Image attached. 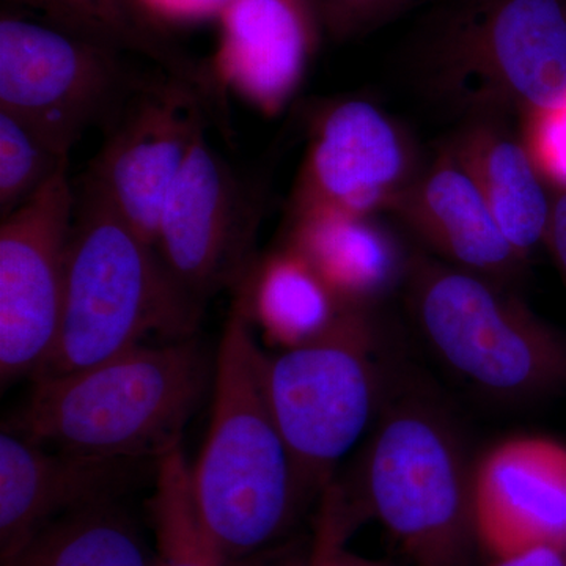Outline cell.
<instances>
[{
  "label": "cell",
  "instance_id": "6da1fadb",
  "mask_svg": "<svg viewBox=\"0 0 566 566\" xmlns=\"http://www.w3.org/2000/svg\"><path fill=\"white\" fill-rule=\"evenodd\" d=\"M264 357L240 297L216 357L210 431L192 465L193 493L227 564L281 542L308 497L268 400Z\"/></svg>",
  "mask_w": 566,
  "mask_h": 566
},
{
  "label": "cell",
  "instance_id": "7a4b0ae2",
  "mask_svg": "<svg viewBox=\"0 0 566 566\" xmlns=\"http://www.w3.org/2000/svg\"><path fill=\"white\" fill-rule=\"evenodd\" d=\"M210 357L193 337L139 345L102 364L35 379L7 431L73 455L158 461L202 403Z\"/></svg>",
  "mask_w": 566,
  "mask_h": 566
},
{
  "label": "cell",
  "instance_id": "3957f363",
  "mask_svg": "<svg viewBox=\"0 0 566 566\" xmlns=\"http://www.w3.org/2000/svg\"><path fill=\"white\" fill-rule=\"evenodd\" d=\"M197 316L199 307L172 281L155 245L84 178L66 252L61 329L35 378L84 370L144 345L150 335L185 340Z\"/></svg>",
  "mask_w": 566,
  "mask_h": 566
},
{
  "label": "cell",
  "instance_id": "277c9868",
  "mask_svg": "<svg viewBox=\"0 0 566 566\" xmlns=\"http://www.w3.org/2000/svg\"><path fill=\"white\" fill-rule=\"evenodd\" d=\"M412 315L436 356L499 400L532 401L566 389V340L513 289L427 255L406 275Z\"/></svg>",
  "mask_w": 566,
  "mask_h": 566
},
{
  "label": "cell",
  "instance_id": "5b68a950",
  "mask_svg": "<svg viewBox=\"0 0 566 566\" xmlns=\"http://www.w3.org/2000/svg\"><path fill=\"white\" fill-rule=\"evenodd\" d=\"M474 469L449 417L401 397L379 417L367 504L412 566H479Z\"/></svg>",
  "mask_w": 566,
  "mask_h": 566
},
{
  "label": "cell",
  "instance_id": "8992f818",
  "mask_svg": "<svg viewBox=\"0 0 566 566\" xmlns=\"http://www.w3.org/2000/svg\"><path fill=\"white\" fill-rule=\"evenodd\" d=\"M376 340L368 311L345 308L318 337L264 357L268 400L307 495L326 486L378 415Z\"/></svg>",
  "mask_w": 566,
  "mask_h": 566
},
{
  "label": "cell",
  "instance_id": "52a82bcc",
  "mask_svg": "<svg viewBox=\"0 0 566 566\" xmlns=\"http://www.w3.org/2000/svg\"><path fill=\"white\" fill-rule=\"evenodd\" d=\"M436 91L471 115L566 111V0H475L436 44Z\"/></svg>",
  "mask_w": 566,
  "mask_h": 566
},
{
  "label": "cell",
  "instance_id": "ba28073f",
  "mask_svg": "<svg viewBox=\"0 0 566 566\" xmlns=\"http://www.w3.org/2000/svg\"><path fill=\"white\" fill-rule=\"evenodd\" d=\"M120 54L50 22L3 11L0 111L70 156L88 129L99 126L107 132L147 84Z\"/></svg>",
  "mask_w": 566,
  "mask_h": 566
},
{
  "label": "cell",
  "instance_id": "9c48e42d",
  "mask_svg": "<svg viewBox=\"0 0 566 566\" xmlns=\"http://www.w3.org/2000/svg\"><path fill=\"white\" fill-rule=\"evenodd\" d=\"M76 191L63 170L0 227V376L39 374L61 329Z\"/></svg>",
  "mask_w": 566,
  "mask_h": 566
},
{
  "label": "cell",
  "instance_id": "30bf717a",
  "mask_svg": "<svg viewBox=\"0 0 566 566\" xmlns=\"http://www.w3.org/2000/svg\"><path fill=\"white\" fill-rule=\"evenodd\" d=\"M423 164L411 137L367 99H337L316 111L290 199V214L389 212Z\"/></svg>",
  "mask_w": 566,
  "mask_h": 566
},
{
  "label": "cell",
  "instance_id": "8fae6325",
  "mask_svg": "<svg viewBox=\"0 0 566 566\" xmlns=\"http://www.w3.org/2000/svg\"><path fill=\"white\" fill-rule=\"evenodd\" d=\"M260 212V197L203 129L167 196L155 238L167 273L197 307L243 268Z\"/></svg>",
  "mask_w": 566,
  "mask_h": 566
},
{
  "label": "cell",
  "instance_id": "7c38bea8",
  "mask_svg": "<svg viewBox=\"0 0 566 566\" xmlns=\"http://www.w3.org/2000/svg\"><path fill=\"white\" fill-rule=\"evenodd\" d=\"M203 99L178 77L148 80L107 129L102 151L85 174L151 245L167 196L207 129Z\"/></svg>",
  "mask_w": 566,
  "mask_h": 566
},
{
  "label": "cell",
  "instance_id": "4fadbf2b",
  "mask_svg": "<svg viewBox=\"0 0 566 566\" xmlns=\"http://www.w3.org/2000/svg\"><path fill=\"white\" fill-rule=\"evenodd\" d=\"M476 534L483 554L566 547V447L545 438L495 446L474 469Z\"/></svg>",
  "mask_w": 566,
  "mask_h": 566
},
{
  "label": "cell",
  "instance_id": "5bb4252c",
  "mask_svg": "<svg viewBox=\"0 0 566 566\" xmlns=\"http://www.w3.org/2000/svg\"><path fill=\"white\" fill-rule=\"evenodd\" d=\"M208 66L216 88H230L264 115L296 95L318 48L322 22L312 0H233L219 17Z\"/></svg>",
  "mask_w": 566,
  "mask_h": 566
},
{
  "label": "cell",
  "instance_id": "9a60e30c",
  "mask_svg": "<svg viewBox=\"0 0 566 566\" xmlns=\"http://www.w3.org/2000/svg\"><path fill=\"white\" fill-rule=\"evenodd\" d=\"M389 212L442 262L513 289L527 259L510 244L472 175L447 145Z\"/></svg>",
  "mask_w": 566,
  "mask_h": 566
},
{
  "label": "cell",
  "instance_id": "2e32d148",
  "mask_svg": "<svg viewBox=\"0 0 566 566\" xmlns=\"http://www.w3.org/2000/svg\"><path fill=\"white\" fill-rule=\"evenodd\" d=\"M134 461L48 450L3 430L0 434V564L59 517L115 501L132 482Z\"/></svg>",
  "mask_w": 566,
  "mask_h": 566
},
{
  "label": "cell",
  "instance_id": "e0dca14e",
  "mask_svg": "<svg viewBox=\"0 0 566 566\" xmlns=\"http://www.w3.org/2000/svg\"><path fill=\"white\" fill-rule=\"evenodd\" d=\"M285 245L314 268L344 307L357 311L385 300L406 281L411 263L376 216L294 212Z\"/></svg>",
  "mask_w": 566,
  "mask_h": 566
},
{
  "label": "cell",
  "instance_id": "ac0fdd59",
  "mask_svg": "<svg viewBox=\"0 0 566 566\" xmlns=\"http://www.w3.org/2000/svg\"><path fill=\"white\" fill-rule=\"evenodd\" d=\"M485 196L506 240L524 259L546 245L553 191L504 115H471L449 142Z\"/></svg>",
  "mask_w": 566,
  "mask_h": 566
},
{
  "label": "cell",
  "instance_id": "d6986e66",
  "mask_svg": "<svg viewBox=\"0 0 566 566\" xmlns=\"http://www.w3.org/2000/svg\"><path fill=\"white\" fill-rule=\"evenodd\" d=\"M43 14L50 24L117 51L139 52L170 76L193 85L205 98L214 95L210 71L200 69L163 36L137 0H9Z\"/></svg>",
  "mask_w": 566,
  "mask_h": 566
},
{
  "label": "cell",
  "instance_id": "ffe728a7",
  "mask_svg": "<svg viewBox=\"0 0 566 566\" xmlns=\"http://www.w3.org/2000/svg\"><path fill=\"white\" fill-rule=\"evenodd\" d=\"M244 301L249 315L283 348L318 337L346 308L314 268L286 245L264 260Z\"/></svg>",
  "mask_w": 566,
  "mask_h": 566
},
{
  "label": "cell",
  "instance_id": "44dd1931",
  "mask_svg": "<svg viewBox=\"0 0 566 566\" xmlns=\"http://www.w3.org/2000/svg\"><path fill=\"white\" fill-rule=\"evenodd\" d=\"M0 566H155L115 501L55 520Z\"/></svg>",
  "mask_w": 566,
  "mask_h": 566
},
{
  "label": "cell",
  "instance_id": "7402d4cb",
  "mask_svg": "<svg viewBox=\"0 0 566 566\" xmlns=\"http://www.w3.org/2000/svg\"><path fill=\"white\" fill-rule=\"evenodd\" d=\"M155 493L150 499L155 526V566H226L218 543L205 524L192 485V465L182 446L156 461Z\"/></svg>",
  "mask_w": 566,
  "mask_h": 566
},
{
  "label": "cell",
  "instance_id": "603a6c76",
  "mask_svg": "<svg viewBox=\"0 0 566 566\" xmlns=\"http://www.w3.org/2000/svg\"><path fill=\"white\" fill-rule=\"evenodd\" d=\"M70 156L51 147L20 118L0 111V214L20 210L63 170Z\"/></svg>",
  "mask_w": 566,
  "mask_h": 566
},
{
  "label": "cell",
  "instance_id": "cb8c5ba5",
  "mask_svg": "<svg viewBox=\"0 0 566 566\" xmlns=\"http://www.w3.org/2000/svg\"><path fill=\"white\" fill-rule=\"evenodd\" d=\"M354 526V513L346 510L334 493L327 495L316 527L314 549L303 566H394L390 562L371 560L346 549L345 543Z\"/></svg>",
  "mask_w": 566,
  "mask_h": 566
},
{
  "label": "cell",
  "instance_id": "d4e9b609",
  "mask_svg": "<svg viewBox=\"0 0 566 566\" xmlns=\"http://www.w3.org/2000/svg\"><path fill=\"white\" fill-rule=\"evenodd\" d=\"M411 0H312L322 28L334 39H352L371 31Z\"/></svg>",
  "mask_w": 566,
  "mask_h": 566
},
{
  "label": "cell",
  "instance_id": "484cf974",
  "mask_svg": "<svg viewBox=\"0 0 566 566\" xmlns=\"http://www.w3.org/2000/svg\"><path fill=\"white\" fill-rule=\"evenodd\" d=\"M521 123V137L547 185L566 186V111Z\"/></svg>",
  "mask_w": 566,
  "mask_h": 566
},
{
  "label": "cell",
  "instance_id": "4316f807",
  "mask_svg": "<svg viewBox=\"0 0 566 566\" xmlns=\"http://www.w3.org/2000/svg\"><path fill=\"white\" fill-rule=\"evenodd\" d=\"M233 0H137L140 10L155 28L192 25L219 20Z\"/></svg>",
  "mask_w": 566,
  "mask_h": 566
},
{
  "label": "cell",
  "instance_id": "83f0119b",
  "mask_svg": "<svg viewBox=\"0 0 566 566\" xmlns=\"http://www.w3.org/2000/svg\"><path fill=\"white\" fill-rule=\"evenodd\" d=\"M553 214L547 230L546 248L553 253L562 277L566 283V186L551 188Z\"/></svg>",
  "mask_w": 566,
  "mask_h": 566
},
{
  "label": "cell",
  "instance_id": "f1b7e54d",
  "mask_svg": "<svg viewBox=\"0 0 566 566\" xmlns=\"http://www.w3.org/2000/svg\"><path fill=\"white\" fill-rule=\"evenodd\" d=\"M488 566H566V547L542 545L510 556L491 558Z\"/></svg>",
  "mask_w": 566,
  "mask_h": 566
},
{
  "label": "cell",
  "instance_id": "f546056e",
  "mask_svg": "<svg viewBox=\"0 0 566 566\" xmlns=\"http://www.w3.org/2000/svg\"><path fill=\"white\" fill-rule=\"evenodd\" d=\"M296 566H303V565H296Z\"/></svg>",
  "mask_w": 566,
  "mask_h": 566
}]
</instances>
